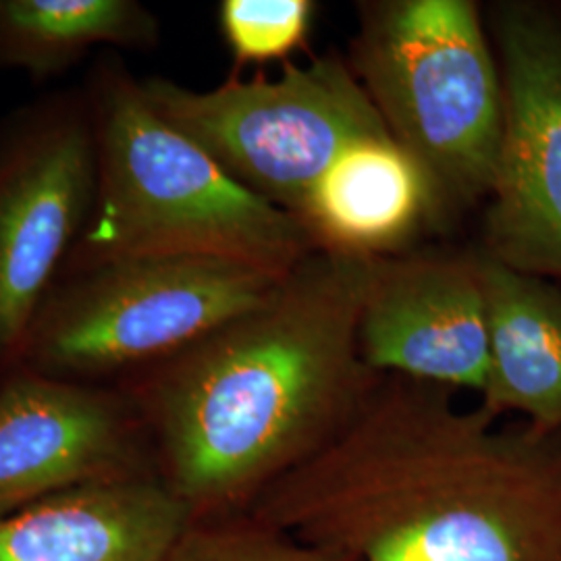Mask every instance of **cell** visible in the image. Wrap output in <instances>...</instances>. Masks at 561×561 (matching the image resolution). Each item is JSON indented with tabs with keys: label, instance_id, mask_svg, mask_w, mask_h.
Masks as SVG:
<instances>
[{
	"label": "cell",
	"instance_id": "cell-1",
	"mask_svg": "<svg viewBox=\"0 0 561 561\" xmlns=\"http://www.w3.org/2000/svg\"><path fill=\"white\" fill-rule=\"evenodd\" d=\"M248 514L331 561H561V428L379 377Z\"/></svg>",
	"mask_w": 561,
	"mask_h": 561
},
{
	"label": "cell",
	"instance_id": "cell-2",
	"mask_svg": "<svg viewBox=\"0 0 561 561\" xmlns=\"http://www.w3.org/2000/svg\"><path fill=\"white\" fill-rule=\"evenodd\" d=\"M373 261L314 250L259 306L121 382L194 522L248 514L360 408L379 379L358 347Z\"/></svg>",
	"mask_w": 561,
	"mask_h": 561
},
{
	"label": "cell",
	"instance_id": "cell-3",
	"mask_svg": "<svg viewBox=\"0 0 561 561\" xmlns=\"http://www.w3.org/2000/svg\"><path fill=\"white\" fill-rule=\"evenodd\" d=\"M83 94L94 123L96 198L67 262L196 256L285 277L314 252L294 215L245 190L162 119L123 62H99Z\"/></svg>",
	"mask_w": 561,
	"mask_h": 561
},
{
	"label": "cell",
	"instance_id": "cell-4",
	"mask_svg": "<svg viewBox=\"0 0 561 561\" xmlns=\"http://www.w3.org/2000/svg\"><path fill=\"white\" fill-rule=\"evenodd\" d=\"M347 62L391 138L456 222L489 201L503 140V85L477 0L358 2Z\"/></svg>",
	"mask_w": 561,
	"mask_h": 561
},
{
	"label": "cell",
	"instance_id": "cell-5",
	"mask_svg": "<svg viewBox=\"0 0 561 561\" xmlns=\"http://www.w3.org/2000/svg\"><path fill=\"white\" fill-rule=\"evenodd\" d=\"M280 279L196 256L67 262L30 324L18 366L62 381L123 382L259 306Z\"/></svg>",
	"mask_w": 561,
	"mask_h": 561
},
{
	"label": "cell",
	"instance_id": "cell-6",
	"mask_svg": "<svg viewBox=\"0 0 561 561\" xmlns=\"http://www.w3.org/2000/svg\"><path fill=\"white\" fill-rule=\"evenodd\" d=\"M141 88L162 119L245 190L294 217L350 146L389 134L337 50L283 62L277 78L231 73L208 90L148 78Z\"/></svg>",
	"mask_w": 561,
	"mask_h": 561
},
{
	"label": "cell",
	"instance_id": "cell-7",
	"mask_svg": "<svg viewBox=\"0 0 561 561\" xmlns=\"http://www.w3.org/2000/svg\"><path fill=\"white\" fill-rule=\"evenodd\" d=\"M484 20L502 73L503 140L477 248L561 283V4L500 0Z\"/></svg>",
	"mask_w": 561,
	"mask_h": 561
},
{
	"label": "cell",
	"instance_id": "cell-8",
	"mask_svg": "<svg viewBox=\"0 0 561 561\" xmlns=\"http://www.w3.org/2000/svg\"><path fill=\"white\" fill-rule=\"evenodd\" d=\"M94 198L96 140L83 90L27 106L0 127V373L18 366Z\"/></svg>",
	"mask_w": 561,
	"mask_h": 561
},
{
	"label": "cell",
	"instance_id": "cell-9",
	"mask_svg": "<svg viewBox=\"0 0 561 561\" xmlns=\"http://www.w3.org/2000/svg\"><path fill=\"white\" fill-rule=\"evenodd\" d=\"M358 347L377 377L481 396L489 321L479 248L421 245L375 259L362 298Z\"/></svg>",
	"mask_w": 561,
	"mask_h": 561
},
{
	"label": "cell",
	"instance_id": "cell-10",
	"mask_svg": "<svg viewBox=\"0 0 561 561\" xmlns=\"http://www.w3.org/2000/svg\"><path fill=\"white\" fill-rule=\"evenodd\" d=\"M0 382V516L90 482L159 474L123 389L15 366Z\"/></svg>",
	"mask_w": 561,
	"mask_h": 561
},
{
	"label": "cell",
	"instance_id": "cell-11",
	"mask_svg": "<svg viewBox=\"0 0 561 561\" xmlns=\"http://www.w3.org/2000/svg\"><path fill=\"white\" fill-rule=\"evenodd\" d=\"M296 219L314 250L368 261L421 248L454 225L426 171L389 134L350 146Z\"/></svg>",
	"mask_w": 561,
	"mask_h": 561
},
{
	"label": "cell",
	"instance_id": "cell-12",
	"mask_svg": "<svg viewBox=\"0 0 561 561\" xmlns=\"http://www.w3.org/2000/svg\"><path fill=\"white\" fill-rule=\"evenodd\" d=\"M192 524L159 474L90 482L0 516V561H167Z\"/></svg>",
	"mask_w": 561,
	"mask_h": 561
},
{
	"label": "cell",
	"instance_id": "cell-13",
	"mask_svg": "<svg viewBox=\"0 0 561 561\" xmlns=\"http://www.w3.org/2000/svg\"><path fill=\"white\" fill-rule=\"evenodd\" d=\"M481 273L489 373L479 403L497 419L516 414L535 426L561 428V283L482 252Z\"/></svg>",
	"mask_w": 561,
	"mask_h": 561
},
{
	"label": "cell",
	"instance_id": "cell-14",
	"mask_svg": "<svg viewBox=\"0 0 561 561\" xmlns=\"http://www.w3.org/2000/svg\"><path fill=\"white\" fill-rule=\"evenodd\" d=\"M161 25L136 0H0V69L59 76L102 44L148 50Z\"/></svg>",
	"mask_w": 561,
	"mask_h": 561
},
{
	"label": "cell",
	"instance_id": "cell-15",
	"mask_svg": "<svg viewBox=\"0 0 561 561\" xmlns=\"http://www.w3.org/2000/svg\"><path fill=\"white\" fill-rule=\"evenodd\" d=\"M314 0H222L219 27L238 69L289 62L308 44Z\"/></svg>",
	"mask_w": 561,
	"mask_h": 561
},
{
	"label": "cell",
	"instance_id": "cell-16",
	"mask_svg": "<svg viewBox=\"0 0 561 561\" xmlns=\"http://www.w3.org/2000/svg\"><path fill=\"white\" fill-rule=\"evenodd\" d=\"M167 561H331L252 514L194 522Z\"/></svg>",
	"mask_w": 561,
	"mask_h": 561
}]
</instances>
